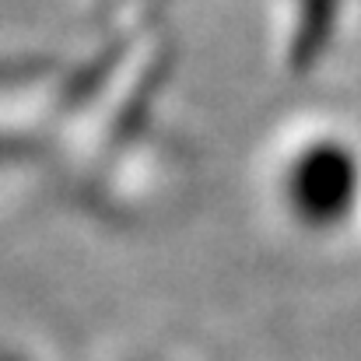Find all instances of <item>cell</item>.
<instances>
[{"instance_id": "6da1fadb", "label": "cell", "mask_w": 361, "mask_h": 361, "mask_svg": "<svg viewBox=\"0 0 361 361\" xmlns=\"http://www.w3.org/2000/svg\"><path fill=\"white\" fill-rule=\"evenodd\" d=\"M270 218L305 242L361 228V137L341 120L305 116L274 133L259 165Z\"/></svg>"}]
</instances>
